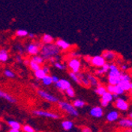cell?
<instances>
[{
    "instance_id": "8d00e7d4",
    "label": "cell",
    "mask_w": 132,
    "mask_h": 132,
    "mask_svg": "<svg viewBox=\"0 0 132 132\" xmlns=\"http://www.w3.org/2000/svg\"><path fill=\"white\" fill-rule=\"evenodd\" d=\"M65 92H66V94H67V96L70 97V98H74L75 96V91L72 87L67 89V90L65 91Z\"/></svg>"
},
{
    "instance_id": "836d02e7",
    "label": "cell",
    "mask_w": 132,
    "mask_h": 132,
    "mask_svg": "<svg viewBox=\"0 0 132 132\" xmlns=\"http://www.w3.org/2000/svg\"><path fill=\"white\" fill-rule=\"evenodd\" d=\"M120 80L121 81H128L131 82V76L125 72H122V74L120 76Z\"/></svg>"
},
{
    "instance_id": "ba28073f",
    "label": "cell",
    "mask_w": 132,
    "mask_h": 132,
    "mask_svg": "<svg viewBox=\"0 0 132 132\" xmlns=\"http://www.w3.org/2000/svg\"><path fill=\"white\" fill-rule=\"evenodd\" d=\"M115 106L116 107L121 110V111H127L129 108V105H128L127 101L123 98H116L115 101Z\"/></svg>"
},
{
    "instance_id": "30bf717a",
    "label": "cell",
    "mask_w": 132,
    "mask_h": 132,
    "mask_svg": "<svg viewBox=\"0 0 132 132\" xmlns=\"http://www.w3.org/2000/svg\"><path fill=\"white\" fill-rule=\"evenodd\" d=\"M121 74H122V71L119 70L118 66L114 63L110 64V70L108 72V76L120 77Z\"/></svg>"
},
{
    "instance_id": "60d3db41",
    "label": "cell",
    "mask_w": 132,
    "mask_h": 132,
    "mask_svg": "<svg viewBox=\"0 0 132 132\" xmlns=\"http://www.w3.org/2000/svg\"><path fill=\"white\" fill-rule=\"evenodd\" d=\"M128 68H129V67H128V65L127 64H122L120 66V69L122 72H126L128 70Z\"/></svg>"
},
{
    "instance_id": "f907efd6",
    "label": "cell",
    "mask_w": 132,
    "mask_h": 132,
    "mask_svg": "<svg viewBox=\"0 0 132 132\" xmlns=\"http://www.w3.org/2000/svg\"><path fill=\"white\" fill-rule=\"evenodd\" d=\"M123 132H132V128H127Z\"/></svg>"
},
{
    "instance_id": "5b68a950",
    "label": "cell",
    "mask_w": 132,
    "mask_h": 132,
    "mask_svg": "<svg viewBox=\"0 0 132 132\" xmlns=\"http://www.w3.org/2000/svg\"><path fill=\"white\" fill-rule=\"evenodd\" d=\"M42 46L40 45L39 43H32L29 44L26 46V51L29 54L32 55V56H35V55H37L39 53H40V49H41Z\"/></svg>"
},
{
    "instance_id": "8fae6325",
    "label": "cell",
    "mask_w": 132,
    "mask_h": 132,
    "mask_svg": "<svg viewBox=\"0 0 132 132\" xmlns=\"http://www.w3.org/2000/svg\"><path fill=\"white\" fill-rule=\"evenodd\" d=\"M107 90L108 92L112 93V94H116L118 95L123 94L124 92H125V91L123 90V88L119 85H111V84H109V85L107 87Z\"/></svg>"
},
{
    "instance_id": "74e56055",
    "label": "cell",
    "mask_w": 132,
    "mask_h": 132,
    "mask_svg": "<svg viewBox=\"0 0 132 132\" xmlns=\"http://www.w3.org/2000/svg\"><path fill=\"white\" fill-rule=\"evenodd\" d=\"M54 66L56 67L57 69H59V70H65L66 68H67V66H66L65 65L60 63V62H56V63L54 64Z\"/></svg>"
},
{
    "instance_id": "7c38bea8",
    "label": "cell",
    "mask_w": 132,
    "mask_h": 132,
    "mask_svg": "<svg viewBox=\"0 0 132 132\" xmlns=\"http://www.w3.org/2000/svg\"><path fill=\"white\" fill-rule=\"evenodd\" d=\"M89 114L93 117H95V118H101L104 115L103 109L100 107V106H94L90 109Z\"/></svg>"
},
{
    "instance_id": "6da1fadb",
    "label": "cell",
    "mask_w": 132,
    "mask_h": 132,
    "mask_svg": "<svg viewBox=\"0 0 132 132\" xmlns=\"http://www.w3.org/2000/svg\"><path fill=\"white\" fill-rule=\"evenodd\" d=\"M59 54V48L56 44H45L42 46L40 49V56H42L46 60H49L50 58L58 56Z\"/></svg>"
},
{
    "instance_id": "7402d4cb",
    "label": "cell",
    "mask_w": 132,
    "mask_h": 132,
    "mask_svg": "<svg viewBox=\"0 0 132 132\" xmlns=\"http://www.w3.org/2000/svg\"><path fill=\"white\" fill-rule=\"evenodd\" d=\"M86 76H87V78H88V79H89V83H90V85H91V86H93V87H97V86L99 85L98 80H97V79L94 76L91 75V74H86Z\"/></svg>"
},
{
    "instance_id": "484cf974",
    "label": "cell",
    "mask_w": 132,
    "mask_h": 132,
    "mask_svg": "<svg viewBox=\"0 0 132 132\" xmlns=\"http://www.w3.org/2000/svg\"><path fill=\"white\" fill-rule=\"evenodd\" d=\"M101 99L102 100H104L106 101H108V103H110V102H112L113 101V99H114V97H113V94L112 93L108 92V91H107L104 94H103L101 96Z\"/></svg>"
},
{
    "instance_id": "ffe728a7",
    "label": "cell",
    "mask_w": 132,
    "mask_h": 132,
    "mask_svg": "<svg viewBox=\"0 0 132 132\" xmlns=\"http://www.w3.org/2000/svg\"><path fill=\"white\" fill-rule=\"evenodd\" d=\"M73 127H74V123L71 120H64L62 122V127L66 131L71 130Z\"/></svg>"
},
{
    "instance_id": "d590c367",
    "label": "cell",
    "mask_w": 132,
    "mask_h": 132,
    "mask_svg": "<svg viewBox=\"0 0 132 132\" xmlns=\"http://www.w3.org/2000/svg\"><path fill=\"white\" fill-rule=\"evenodd\" d=\"M3 74H4V76L6 77H8V78H14V76H15V74L11 71L10 70V69L8 68H6L4 72H3Z\"/></svg>"
},
{
    "instance_id": "db71d44e",
    "label": "cell",
    "mask_w": 132,
    "mask_h": 132,
    "mask_svg": "<svg viewBox=\"0 0 132 132\" xmlns=\"http://www.w3.org/2000/svg\"><path fill=\"white\" fill-rule=\"evenodd\" d=\"M131 70H132V69H131ZM131 79H132V72H131Z\"/></svg>"
},
{
    "instance_id": "4316f807",
    "label": "cell",
    "mask_w": 132,
    "mask_h": 132,
    "mask_svg": "<svg viewBox=\"0 0 132 132\" xmlns=\"http://www.w3.org/2000/svg\"><path fill=\"white\" fill-rule=\"evenodd\" d=\"M69 76H70L71 79L74 82H75L76 83H78V84H82V83H81V79H80V78H79L78 73H75V72L71 71V72H69Z\"/></svg>"
},
{
    "instance_id": "2e32d148",
    "label": "cell",
    "mask_w": 132,
    "mask_h": 132,
    "mask_svg": "<svg viewBox=\"0 0 132 132\" xmlns=\"http://www.w3.org/2000/svg\"><path fill=\"white\" fill-rule=\"evenodd\" d=\"M119 113L117 111H111L109 112L107 116H106V119L108 122H114L119 119Z\"/></svg>"
},
{
    "instance_id": "ac0fdd59",
    "label": "cell",
    "mask_w": 132,
    "mask_h": 132,
    "mask_svg": "<svg viewBox=\"0 0 132 132\" xmlns=\"http://www.w3.org/2000/svg\"><path fill=\"white\" fill-rule=\"evenodd\" d=\"M78 75L79 78L81 79V83H82V84L83 86H85V87H89V86H91L90 85V83L89 81V79H88V78H87L86 74L85 75V74H83V73L78 72Z\"/></svg>"
},
{
    "instance_id": "d6a6232c",
    "label": "cell",
    "mask_w": 132,
    "mask_h": 132,
    "mask_svg": "<svg viewBox=\"0 0 132 132\" xmlns=\"http://www.w3.org/2000/svg\"><path fill=\"white\" fill-rule=\"evenodd\" d=\"M85 105H86L85 101H82V100H80V99H77V100L73 101V105H74L76 109H78V108H82V107H84V106H85Z\"/></svg>"
},
{
    "instance_id": "603a6c76",
    "label": "cell",
    "mask_w": 132,
    "mask_h": 132,
    "mask_svg": "<svg viewBox=\"0 0 132 132\" xmlns=\"http://www.w3.org/2000/svg\"><path fill=\"white\" fill-rule=\"evenodd\" d=\"M9 59V54L6 50L2 49L0 50V61L2 62H6Z\"/></svg>"
},
{
    "instance_id": "4dcf8cb0",
    "label": "cell",
    "mask_w": 132,
    "mask_h": 132,
    "mask_svg": "<svg viewBox=\"0 0 132 132\" xmlns=\"http://www.w3.org/2000/svg\"><path fill=\"white\" fill-rule=\"evenodd\" d=\"M16 35L17 37H26L29 35V32L26 30H24V29H18L16 31Z\"/></svg>"
},
{
    "instance_id": "7bdbcfd3",
    "label": "cell",
    "mask_w": 132,
    "mask_h": 132,
    "mask_svg": "<svg viewBox=\"0 0 132 132\" xmlns=\"http://www.w3.org/2000/svg\"><path fill=\"white\" fill-rule=\"evenodd\" d=\"M43 70L45 72V73L47 75H48V73L50 72V69H49V67L48 66H47V65H44V66H43Z\"/></svg>"
},
{
    "instance_id": "bcb514c9",
    "label": "cell",
    "mask_w": 132,
    "mask_h": 132,
    "mask_svg": "<svg viewBox=\"0 0 132 132\" xmlns=\"http://www.w3.org/2000/svg\"><path fill=\"white\" fill-rule=\"evenodd\" d=\"M82 132H93V131H91V129L89 127H83L82 130Z\"/></svg>"
},
{
    "instance_id": "9c48e42d",
    "label": "cell",
    "mask_w": 132,
    "mask_h": 132,
    "mask_svg": "<svg viewBox=\"0 0 132 132\" xmlns=\"http://www.w3.org/2000/svg\"><path fill=\"white\" fill-rule=\"evenodd\" d=\"M56 87L59 90H60L62 91L63 90L66 91L67 89L71 87V83H70L67 79H59V81L56 83Z\"/></svg>"
},
{
    "instance_id": "1f68e13d",
    "label": "cell",
    "mask_w": 132,
    "mask_h": 132,
    "mask_svg": "<svg viewBox=\"0 0 132 132\" xmlns=\"http://www.w3.org/2000/svg\"><path fill=\"white\" fill-rule=\"evenodd\" d=\"M29 67H30V68L33 72H36V71H37V70H39V69L41 68H40V65H39L38 63H36V62H35L34 61H32V60L30 61Z\"/></svg>"
},
{
    "instance_id": "ee69618b",
    "label": "cell",
    "mask_w": 132,
    "mask_h": 132,
    "mask_svg": "<svg viewBox=\"0 0 132 132\" xmlns=\"http://www.w3.org/2000/svg\"><path fill=\"white\" fill-rule=\"evenodd\" d=\"M52 81H53V83H54L55 84H56V83H58L59 81V79L56 76L53 75V76H52Z\"/></svg>"
},
{
    "instance_id": "f5cc1de1",
    "label": "cell",
    "mask_w": 132,
    "mask_h": 132,
    "mask_svg": "<svg viewBox=\"0 0 132 132\" xmlns=\"http://www.w3.org/2000/svg\"><path fill=\"white\" fill-rule=\"evenodd\" d=\"M131 90H132V83H131Z\"/></svg>"
},
{
    "instance_id": "7dc6e473",
    "label": "cell",
    "mask_w": 132,
    "mask_h": 132,
    "mask_svg": "<svg viewBox=\"0 0 132 132\" xmlns=\"http://www.w3.org/2000/svg\"><path fill=\"white\" fill-rule=\"evenodd\" d=\"M30 61H31V60L25 59V60L23 61V62H24V64H25V65H29V64H30Z\"/></svg>"
},
{
    "instance_id": "c3c4849f",
    "label": "cell",
    "mask_w": 132,
    "mask_h": 132,
    "mask_svg": "<svg viewBox=\"0 0 132 132\" xmlns=\"http://www.w3.org/2000/svg\"><path fill=\"white\" fill-rule=\"evenodd\" d=\"M9 132H21L19 129H14V128H10L9 130Z\"/></svg>"
},
{
    "instance_id": "44dd1931",
    "label": "cell",
    "mask_w": 132,
    "mask_h": 132,
    "mask_svg": "<svg viewBox=\"0 0 132 132\" xmlns=\"http://www.w3.org/2000/svg\"><path fill=\"white\" fill-rule=\"evenodd\" d=\"M7 123H8V126L10 127V128H14V129H21V124L17 122V121H15V120H10L7 121Z\"/></svg>"
},
{
    "instance_id": "3957f363",
    "label": "cell",
    "mask_w": 132,
    "mask_h": 132,
    "mask_svg": "<svg viewBox=\"0 0 132 132\" xmlns=\"http://www.w3.org/2000/svg\"><path fill=\"white\" fill-rule=\"evenodd\" d=\"M37 94L40 98H42L44 100L49 101V102H52V103H56V102H59V98L54 95L49 94L48 92H47L45 90H37Z\"/></svg>"
},
{
    "instance_id": "11a10c76",
    "label": "cell",
    "mask_w": 132,
    "mask_h": 132,
    "mask_svg": "<svg viewBox=\"0 0 132 132\" xmlns=\"http://www.w3.org/2000/svg\"><path fill=\"white\" fill-rule=\"evenodd\" d=\"M131 94H132V90H131Z\"/></svg>"
},
{
    "instance_id": "e575fe53",
    "label": "cell",
    "mask_w": 132,
    "mask_h": 132,
    "mask_svg": "<svg viewBox=\"0 0 132 132\" xmlns=\"http://www.w3.org/2000/svg\"><path fill=\"white\" fill-rule=\"evenodd\" d=\"M32 61H34L36 63H38L39 65H43L44 61V58L42 56H39V55H35V56H32Z\"/></svg>"
},
{
    "instance_id": "f1b7e54d",
    "label": "cell",
    "mask_w": 132,
    "mask_h": 132,
    "mask_svg": "<svg viewBox=\"0 0 132 132\" xmlns=\"http://www.w3.org/2000/svg\"><path fill=\"white\" fill-rule=\"evenodd\" d=\"M108 83L111 85H119V83H120V77H112L108 76Z\"/></svg>"
},
{
    "instance_id": "52a82bcc",
    "label": "cell",
    "mask_w": 132,
    "mask_h": 132,
    "mask_svg": "<svg viewBox=\"0 0 132 132\" xmlns=\"http://www.w3.org/2000/svg\"><path fill=\"white\" fill-rule=\"evenodd\" d=\"M106 60L102 57V55H97V56H94L92 57V60H91L90 63L92 64V65L95 66V67L97 68H101L106 64Z\"/></svg>"
},
{
    "instance_id": "e0dca14e",
    "label": "cell",
    "mask_w": 132,
    "mask_h": 132,
    "mask_svg": "<svg viewBox=\"0 0 132 132\" xmlns=\"http://www.w3.org/2000/svg\"><path fill=\"white\" fill-rule=\"evenodd\" d=\"M0 97L4 98L6 101L10 102V103H16V99L13 98L11 95H10L9 94H7L6 92H3V91L2 90L1 92H0Z\"/></svg>"
},
{
    "instance_id": "277c9868",
    "label": "cell",
    "mask_w": 132,
    "mask_h": 132,
    "mask_svg": "<svg viewBox=\"0 0 132 132\" xmlns=\"http://www.w3.org/2000/svg\"><path fill=\"white\" fill-rule=\"evenodd\" d=\"M68 67L71 68L72 72L78 73L82 68V63L78 58H71L68 61Z\"/></svg>"
},
{
    "instance_id": "f35d334b",
    "label": "cell",
    "mask_w": 132,
    "mask_h": 132,
    "mask_svg": "<svg viewBox=\"0 0 132 132\" xmlns=\"http://www.w3.org/2000/svg\"><path fill=\"white\" fill-rule=\"evenodd\" d=\"M21 129L24 132H35L34 128L29 125H24L21 127Z\"/></svg>"
},
{
    "instance_id": "b9f144b4",
    "label": "cell",
    "mask_w": 132,
    "mask_h": 132,
    "mask_svg": "<svg viewBox=\"0 0 132 132\" xmlns=\"http://www.w3.org/2000/svg\"><path fill=\"white\" fill-rule=\"evenodd\" d=\"M108 101H106L104 100H101V107H107V106L108 105Z\"/></svg>"
},
{
    "instance_id": "7a4b0ae2",
    "label": "cell",
    "mask_w": 132,
    "mask_h": 132,
    "mask_svg": "<svg viewBox=\"0 0 132 132\" xmlns=\"http://www.w3.org/2000/svg\"><path fill=\"white\" fill-rule=\"evenodd\" d=\"M59 106L61 109H63V111H65L67 113H68L69 115H71L72 116H78L79 115V113L78 112L77 109L74 107L73 104L68 103L67 101H59L58 102Z\"/></svg>"
},
{
    "instance_id": "cb8c5ba5",
    "label": "cell",
    "mask_w": 132,
    "mask_h": 132,
    "mask_svg": "<svg viewBox=\"0 0 132 132\" xmlns=\"http://www.w3.org/2000/svg\"><path fill=\"white\" fill-rule=\"evenodd\" d=\"M107 87H105L104 86H102V85H99L97 87V88L95 89V92H96L97 94L100 95V96H102L103 94H104L106 92H107Z\"/></svg>"
},
{
    "instance_id": "4fadbf2b",
    "label": "cell",
    "mask_w": 132,
    "mask_h": 132,
    "mask_svg": "<svg viewBox=\"0 0 132 132\" xmlns=\"http://www.w3.org/2000/svg\"><path fill=\"white\" fill-rule=\"evenodd\" d=\"M101 55L107 62H112L116 57V53L113 52V51H112V50H105L102 53Z\"/></svg>"
},
{
    "instance_id": "f6af8a7d",
    "label": "cell",
    "mask_w": 132,
    "mask_h": 132,
    "mask_svg": "<svg viewBox=\"0 0 132 132\" xmlns=\"http://www.w3.org/2000/svg\"><path fill=\"white\" fill-rule=\"evenodd\" d=\"M16 60H17V61L18 62V63H21V62H23V59L21 58V57L20 56V55H17V56L16 57Z\"/></svg>"
},
{
    "instance_id": "9a60e30c",
    "label": "cell",
    "mask_w": 132,
    "mask_h": 132,
    "mask_svg": "<svg viewBox=\"0 0 132 132\" xmlns=\"http://www.w3.org/2000/svg\"><path fill=\"white\" fill-rule=\"evenodd\" d=\"M119 126L125 129L132 128V119L131 118H123L119 121Z\"/></svg>"
},
{
    "instance_id": "ab89813d",
    "label": "cell",
    "mask_w": 132,
    "mask_h": 132,
    "mask_svg": "<svg viewBox=\"0 0 132 132\" xmlns=\"http://www.w3.org/2000/svg\"><path fill=\"white\" fill-rule=\"evenodd\" d=\"M96 73L98 75V76H102V75H104V74H105V73H107V72H106L104 69L103 68H99V69H97V72H96Z\"/></svg>"
},
{
    "instance_id": "d6986e66",
    "label": "cell",
    "mask_w": 132,
    "mask_h": 132,
    "mask_svg": "<svg viewBox=\"0 0 132 132\" xmlns=\"http://www.w3.org/2000/svg\"><path fill=\"white\" fill-rule=\"evenodd\" d=\"M41 41L44 44H52L54 42V38L49 34H44L41 38Z\"/></svg>"
},
{
    "instance_id": "d4e9b609",
    "label": "cell",
    "mask_w": 132,
    "mask_h": 132,
    "mask_svg": "<svg viewBox=\"0 0 132 132\" xmlns=\"http://www.w3.org/2000/svg\"><path fill=\"white\" fill-rule=\"evenodd\" d=\"M34 75L36 76V78L37 79H40V80H42L47 76L45 72L43 70V68H40V69H39V70L34 72Z\"/></svg>"
},
{
    "instance_id": "8992f818",
    "label": "cell",
    "mask_w": 132,
    "mask_h": 132,
    "mask_svg": "<svg viewBox=\"0 0 132 132\" xmlns=\"http://www.w3.org/2000/svg\"><path fill=\"white\" fill-rule=\"evenodd\" d=\"M32 113L36 116H44L47 117V118H51V119H59V116L56 113L47 112V111H44V110H33Z\"/></svg>"
},
{
    "instance_id": "5bb4252c",
    "label": "cell",
    "mask_w": 132,
    "mask_h": 132,
    "mask_svg": "<svg viewBox=\"0 0 132 132\" xmlns=\"http://www.w3.org/2000/svg\"><path fill=\"white\" fill-rule=\"evenodd\" d=\"M56 45L61 50H67L71 47V44L62 39H58L56 40Z\"/></svg>"
},
{
    "instance_id": "816d5d0a",
    "label": "cell",
    "mask_w": 132,
    "mask_h": 132,
    "mask_svg": "<svg viewBox=\"0 0 132 132\" xmlns=\"http://www.w3.org/2000/svg\"><path fill=\"white\" fill-rule=\"evenodd\" d=\"M128 117H129V118H131V119H132V112H130V113H129V115H128Z\"/></svg>"
},
{
    "instance_id": "681fc988",
    "label": "cell",
    "mask_w": 132,
    "mask_h": 132,
    "mask_svg": "<svg viewBox=\"0 0 132 132\" xmlns=\"http://www.w3.org/2000/svg\"><path fill=\"white\" fill-rule=\"evenodd\" d=\"M28 36H29V37L30 38V39H34V38H35V35L33 34V33H29Z\"/></svg>"
},
{
    "instance_id": "83f0119b",
    "label": "cell",
    "mask_w": 132,
    "mask_h": 132,
    "mask_svg": "<svg viewBox=\"0 0 132 132\" xmlns=\"http://www.w3.org/2000/svg\"><path fill=\"white\" fill-rule=\"evenodd\" d=\"M119 85L123 88L124 91H129L131 90V82L128 81H120Z\"/></svg>"
},
{
    "instance_id": "f546056e",
    "label": "cell",
    "mask_w": 132,
    "mask_h": 132,
    "mask_svg": "<svg viewBox=\"0 0 132 132\" xmlns=\"http://www.w3.org/2000/svg\"><path fill=\"white\" fill-rule=\"evenodd\" d=\"M41 81H42V83L45 86H49L53 83L52 77V76H49V75H47L44 78L41 80Z\"/></svg>"
}]
</instances>
